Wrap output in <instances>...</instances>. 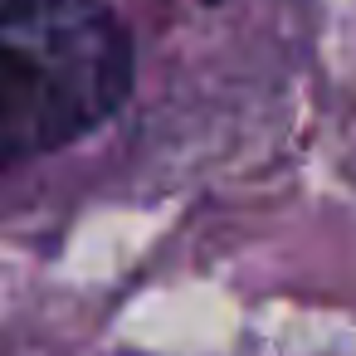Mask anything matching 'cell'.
Listing matches in <instances>:
<instances>
[{
	"mask_svg": "<svg viewBox=\"0 0 356 356\" xmlns=\"http://www.w3.org/2000/svg\"><path fill=\"white\" fill-rule=\"evenodd\" d=\"M137 88V44L108 0H0V166L93 137Z\"/></svg>",
	"mask_w": 356,
	"mask_h": 356,
	"instance_id": "cell-1",
	"label": "cell"
}]
</instances>
